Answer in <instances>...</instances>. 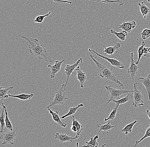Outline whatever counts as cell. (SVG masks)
<instances>
[{
    "label": "cell",
    "mask_w": 150,
    "mask_h": 147,
    "mask_svg": "<svg viewBox=\"0 0 150 147\" xmlns=\"http://www.w3.org/2000/svg\"><path fill=\"white\" fill-rule=\"evenodd\" d=\"M21 37L27 41L28 49L32 56L36 57L38 60H45L50 63H53L51 56L47 51L45 46L40 44L37 39L28 38L23 36Z\"/></svg>",
    "instance_id": "obj_1"
},
{
    "label": "cell",
    "mask_w": 150,
    "mask_h": 147,
    "mask_svg": "<svg viewBox=\"0 0 150 147\" xmlns=\"http://www.w3.org/2000/svg\"><path fill=\"white\" fill-rule=\"evenodd\" d=\"M90 57H91V58L93 60L97 66L98 69V72L100 77H102V78L105 79L106 80H110L112 82H115V83L119 85L118 87H124L122 83H121L119 81V79L117 78L114 75L112 72V69H110L108 66H105V65L98 62V61L96 60V57L95 56L91 55Z\"/></svg>",
    "instance_id": "obj_2"
},
{
    "label": "cell",
    "mask_w": 150,
    "mask_h": 147,
    "mask_svg": "<svg viewBox=\"0 0 150 147\" xmlns=\"http://www.w3.org/2000/svg\"><path fill=\"white\" fill-rule=\"evenodd\" d=\"M66 87L65 83L62 85L59 90L56 92L53 101L50 102L47 108H50L56 105H63L65 103V101L68 100L65 92Z\"/></svg>",
    "instance_id": "obj_3"
},
{
    "label": "cell",
    "mask_w": 150,
    "mask_h": 147,
    "mask_svg": "<svg viewBox=\"0 0 150 147\" xmlns=\"http://www.w3.org/2000/svg\"><path fill=\"white\" fill-rule=\"evenodd\" d=\"M105 88L108 91L110 94V100H108V103H110V101L112 100H120V97L122 95H123L125 94H128L130 92H134V91L127 90L122 89L119 90L115 88L112 87V86H105Z\"/></svg>",
    "instance_id": "obj_4"
},
{
    "label": "cell",
    "mask_w": 150,
    "mask_h": 147,
    "mask_svg": "<svg viewBox=\"0 0 150 147\" xmlns=\"http://www.w3.org/2000/svg\"><path fill=\"white\" fill-rule=\"evenodd\" d=\"M139 84L138 83H135L134 84V92L132 105L135 108L145 106L143 103L144 97L139 89Z\"/></svg>",
    "instance_id": "obj_5"
},
{
    "label": "cell",
    "mask_w": 150,
    "mask_h": 147,
    "mask_svg": "<svg viewBox=\"0 0 150 147\" xmlns=\"http://www.w3.org/2000/svg\"><path fill=\"white\" fill-rule=\"evenodd\" d=\"M16 136V130L13 131L6 132L4 134L1 136V139L3 140V142L2 143V145H5L6 144L13 145L14 140Z\"/></svg>",
    "instance_id": "obj_6"
},
{
    "label": "cell",
    "mask_w": 150,
    "mask_h": 147,
    "mask_svg": "<svg viewBox=\"0 0 150 147\" xmlns=\"http://www.w3.org/2000/svg\"><path fill=\"white\" fill-rule=\"evenodd\" d=\"M88 50L91 53H93L94 54H95L97 57L103 58L104 59L108 61L110 64L112 65V66H114V67H117V68H119L120 69H123L125 68V66L122 64L121 62L120 61L118 60L115 59L110 58H108V57H105V56H103V55L98 54L96 51L90 48L88 49Z\"/></svg>",
    "instance_id": "obj_7"
},
{
    "label": "cell",
    "mask_w": 150,
    "mask_h": 147,
    "mask_svg": "<svg viewBox=\"0 0 150 147\" xmlns=\"http://www.w3.org/2000/svg\"><path fill=\"white\" fill-rule=\"evenodd\" d=\"M83 60L82 58H80L79 60H78L73 65H67L66 66L65 68V73L67 78L66 82L65 83L66 86H67L68 84V80L70 78V76L72 74L74 73V71L76 70V68L79 66V65L82 63Z\"/></svg>",
    "instance_id": "obj_8"
},
{
    "label": "cell",
    "mask_w": 150,
    "mask_h": 147,
    "mask_svg": "<svg viewBox=\"0 0 150 147\" xmlns=\"http://www.w3.org/2000/svg\"><path fill=\"white\" fill-rule=\"evenodd\" d=\"M65 61V59H63L61 61L57 60L56 61L55 64L53 65H51L50 64L48 65V67L50 69V77L51 78H55L56 74L58 73L60 71L62 64Z\"/></svg>",
    "instance_id": "obj_9"
},
{
    "label": "cell",
    "mask_w": 150,
    "mask_h": 147,
    "mask_svg": "<svg viewBox=\"0 0 150 147\" xmlns=\"http://www.w3.org/2000/svg\"><path fill=\"white\" fill-rule=\"evenodd\" d=\"M134 53L131 52V65L130 67L127 70V73L131 75V78L132 79H134L136 74L137 73L139 67L137 63V61H135L133 58Z\"/></svg>",
    "instance_id": "obj_10"
},
{
    "label": "cell",
    "mask_w": 150,
    "mask_h": 147,
    "mask_svg": "<svg viewBox=\"0 0 150 147\" xmlns=\"http://www.w3.org/2000/svg\"><path fill=\"white\" fill-rule=\"evenodd\" d=\"M55 138L59 140V143H63L65 142H70L74 143V139L79 138V136H76L75 137H71L67 134H62L59 133H56L55 135Z\"/></svg>",
    "instance_id": "obj_11"
},
{
    "label": "cell",
    "mask_w": 150,
    "mask_h": 147,
    "mask_svg": "<svg viewBox=\"0 0 150 147\" xmlns=\"http://www.w3.org/2000/svg\"><path fill=\"white\" fill-rule=\"evenodd\" d=\"M120 29L125 31L128 34L130 33L132 31V30L134 29L136 27V22L135 21L124 22L121 25L118 24Z\"/></svg>",
    "instance_id": "obj_12"
},
{
    "label": "cell",
    "mask_w": 150,
    "mask_h": 147,
    "mask_svg": "<svg viewBox=\"0 0 150 147\" xmlns=\"http://www.w3.org/2000/svg\"><path fill=\"white\" fill-rule=\"evenodd\" d=\"M47 108L48 110L49 111L50 114L52 116V119H53V121L56 122V123H58L59 125H61V126L63 127V128H66L67 125V123L61 120V118L59 116L58 111H56V112H55L53 110L50 109V108Z\"/></svg>",
    "instance_id": "obj_13"
},
{
    "label": "cell",
    "mask_w": 150,
    "mask_h": 147,
    "mask_svg": "<svg viewBox=\"0 0 150 147\" xmlns=\"http://www.w3.org/2000/svg\"><path fill=\"white\" fill-rule=\"evenodd\" d=\"M76 71L77 72V79L79 82L81 88H84V83L87 79L86 74L81 69L80 67L79 66L76 68Z\"/></svg>",
    "instance_id": "obj_14"
},
{
    "label": "cell",
    "mask_w": 150,
    "mask_h": 147,
    "mask_svg": "<svg viewBox=\"0 0 150 147\" xmlns=\"http://www.w3.org/2000/svg\"><path fill=\"white\" fill-rule=\"evenodd\" d=\"M101 45L105 48V49L103 51V52L105 53L104 55H109L110 56H112L114 53L121 46V45L119 43H117L113 46H110L108 47L104 46L102 44H101Z\"/></svg>",
    "instance_id": "obj_15"
},
{
    "label": "cell",
    "mask_w": 150,
    "mask_h": 147,
    "mask_svg": "<svg viewBox=\"0 0 150 147\" xmlns=\"http://www.w3.org/2000/svg\"><path fill=\"white\" fill-rule=\"evenodd\" d=\"M96 127L97 128H99V130L98 131L97 135L101 132L102 131H103L104 132L108 134L109 132L111 129H113L115 127V125H112L110 124V121L109 122L105 124H96Z\"/></svg>",
    "instance_id": "obj_16"
},
{
    "label": "cell",
    "mask_w": 150,
    "mask_h": 147,
    "mask_svg": "<svg viewBox=\"0 0 150 147\" xmlns=\"http://www.w3.org/2000/svg\"><path fill=\"white\" fill-rule=\"evenodd\" d=\"M137 79L145 87V89L148 92L149 100L150 101V74L146 78L139 77L137 78Z\"/></svg>",
    "instance_id": "obj_17"
},
{
    "label": "cell",
    "mask_w": 150,
    "mask_h": 147,
    "mask_svg": "<svg viewBox=\"0 0 150 147\" xmlns=\"http://www.w3.org/2000/svg\"><path fill=\"white\" fill-rule=\"evenodd\" d=\"M133 93H134V92L129 93L126 97L120 99V100H117V101L112 100L110 101V102H112V101L114 102V103H116V105L120 106V104H123L125 103L131 101L133 100V94H134Z\"/></svg>",
    "instance_id": "obj_18"
},
{
    "label": "cell",
    "mask_w": 150,
    "mask_h": 147,
    "mask_svg": "<svg viewBox=\"0 0 150 147\" xmlns=\"http://www.w3.org/2000/svg\"><path fill=\"white\" fill-rule=\"evenodd\" d=\"M139 9L143 18L146 19L147 16L149 14L150 9L145 4V1H142L138 4Z\"/></svg>",
    "instance_id": "obj_19"
},
{
    "label": "cell",
    "mask_w": 150,
    "mask_h": 147,
    "mask_svg": "<svg viewBox=\"0 0 150 147\" xmlns=\"http://www.w3.org/2000/svg\"><path fill=\"white\" fill-rule=\"evenodd\" d=\"M14 88V87H11L4 89L2 87H1L0 88V100L1 101L5 98H9V95Z\"/></svg>",
    "instance_id": "obj_20"
},
{
    "label": "cell",
    "mask_w": 150,
    "mask_h": 147,
    "mask_svg": "<svg viewBox=\"0 0 150 147\" xmlns=\"http://www.w3.org/2000/svg\"><path fill=\"white\" fill-rule=\"evenodd\" d=\"M33 94H18V95H11L9 94V97H13V98H18L19 100L22 101H27L28 100H30L33 97Z\"/></svg>",
    "instance_id": "obj_21"
},
{
    "label": "cell",
    "mask_w": 150,
    "mask_h": 147,
    "mask_svg": "<svg viewBox=\"0 0 150 147\" xmlns=\"http://www.w3.org/2000/svg\"><path fill=\"white\" fill-rule=\"evenodd\" d=\"M2 106L4 107L5 110L6 128V129H7V130H9V131H14V130L13 124L11 123V121H10V120H9V117H8V112H7L6 106L4 105V103H2Z\"/></svg>",
    "instance_id": "obj_22"
},
{
    "label": "cell",
    "mask_w": 150,
    "mask_h": 147,
    "mask_svg": "<svg viewBox=\"0 0 150 147\" xmlns=\"http://www.w3.org/2000/svg\"><path fill=\"white\" fill-rule=\"evenodd\" d=\"M83 106H84L83 104L81 103L78 106H77L76 107H73L70 108V109H69V112H68V113L61 117V118L62 119H64L67 117L73 116L74 114H75V113H76V112L77 110L79 108H80L83 107Z\"/></svg>",
    "instance_id": "obj_23"
},
{
    "label": "cell",
    "mask_w": 150,
    "mask_h": 147,
    "mask_svg": "<svg viewBox=\"0 0 150 147\" xmlns=\"http://www.w3.org/2000/svg\"><path fill=\"white\" fill-rule=\"evenodd\" d=\"M99 138L98 135L95 136L93 138L91 137L90 141L89 142H85L86 145H84L82 147H97L98 144L97 140Z\"/></svg>",
    "instance_id": "obj_24"
},
{
    "label": "cell",
    "mask_w": 150,
    "mask_h": 147,
    "mask_svg": "<svg viewBox=\"0 0 150 147\" xmlns=\"http://www.w3.org/2000/svg\"><path fill=\"white\" fill-rule=\"evenodd\" d=\"M70 117L72 119V121H73L72 125H75L77 129L76 135L79 136L81 132L83 131V126L82 124H80L79 122L76 120L75 119V117L74 115L70 116Z\"/></svg>",
    "instance_id": "obj_25"
},
{
    "label": "cell",
    "mask_w": 150,
    "mask_h": 147,
    "mask_svg": "<svg viewBox=\"0 0 150 147\" xmlns=\"http://www.w3.org/2000/svg\"><path fill=\"white\" fill-rule=\"evenodd\" d=\"M110 31L111 34L116 35L120 40L122 41H125L126 37L127 36V34H128L126 32L123 30H122L120 32H117L113 30L112 29H111L110 30Z\"/></svg>",
    "instance_id": "obj_26"
},
{
    "label": "cell",
    "mask_w": 150,
    "mask_h": 147,
    "mask_svg": "<svg viewBox=\"0 0 150 147\" xmlns=\"http://www.w3.org/2000/svg\"><path fill=\"white\" fill-rule=\"evenodd\" d=\"M137 122V121L135 120L134 121L129 123L122 130V132L124 133L125 135H127L130 133L132 132V129L134 125Z\"/></svg>",
    "instance_id": "obj_27"
},
{
    "label": "cell",
    "mask_w": 150,
    "mask_h": 147,
    "mask_svg": "<svg viewBox=\"0 0 150 147\" xmlns=\"http://www.w3.org/2000/svg\"><path fill=\"white\" fill-rule=\"evenodd\" d=\"M5 117V110L4 107L3 106L1 114V116H0V122H1V133H3L4 129L6 127Z\"/></svg>",
    "instance_id": "obj_28"
},
{
    "label": "cell",
    "mask_w": 150,
    "mask_h": 147,
    "mask_svg": "<svg viewBox=\"0 0 150 147\" xmlns=\"http://www.w3.org/2000/svg\"><path fill=\"white\" fill-rule=\"evenodd\" d=\"M88 1H92L96 2H103L106 4H112L114 3H119V6H123V3L122 0H88Z\"/></svg>",
    "instance_id": "obj_29"
},
{
    "label": "cell",
    "mask_w": 150,
    "mask_h": 147,
    "mask_svg": "<svg viewBox=\"0 0 150 147\" xmlns=\"http://www.w3.org/2000/svg\"><path fill=\"white\" fill-rule=\"evenodd\" d=\"M145 45H146L145 42L143 41L142 42V44L139 48L138 51V59L137 60V65L139 63V61L141 58L142 56L144 54V48Z\"/></svg>",
    "instance_id": "obj_30"
},
{
    "label": "cell",
    "mask_w": 150,
    "mask_h": 147,
    "mask_svg": "<svg viewBox=\"0 0 150 147\" xmlns=\"http://www.w3.org/2000/svg\"><path fill=\"white\" fill-rule=\"evenodd\" d=\"M119 106V105L116 106L115 107L113 108V110L111 111L109 116L108 118H105V119H104L105 121H107L109 120H113L115 119V118L116 117V115H117V109H118Z\"/></svg>",
    "instance_id": "obj_31"
},
{
    "label": "cell",
    "mask_w": 150,
    "mask_h": 147,
    "mask_svg": "<svg viewBox=\"0 0 150 147\" xmlns=\"http://www.w3.org/2000/svg\"><path fill=\"white\" fill-rule=\"evenodd\" d=\"M150 126L149 127V128L147 129V130H146V132H145V134L144 135V136L142 137L140 140H139V141H136L135 142V144L134 145V147H136L137 146L138 144L139 143L141 142L142 141H143L144 139H145L148 138V137H150V123H149Z\"/></svg>",
    "instance_id": "obj_32"
},
{
    "label": "cell",
    "mask_w": 150,
    "mask_h": 147,
    "mask_svg": "<svg viewBox=\"0 0 150 147\" xmlns=\"http://www.w3.org/2000/svg\"><path fill=\"white\" fill-rule=\"evenodd\" d=\"M51 14V12H49V13L46 14V15H43L38 16L35 18V20H34V22L35 23H42L43 21H44V19L47 17L49 16Z\"/></svg>",
    "instance_id": "obj_33"
},
{
    "label": "cell",
    "mask_w": 150,
    "mask_h": 147,
    "mask_svg": "<svg viewBox=\"0 0 150 147\" xmlns=\"http://www.w3.org/2000/svg\"><path fill=\"white\" fill-rule=\"evenodd\" d=\"M141 35L143 41L149 38L150 37V30L148 29H144L141 33Z\"/></svg>",
    "instance_id": "obj_34"
},
{
    "label": "cell",
    "mask_w": 150,
    "mask_h": 147,
    "mask_svg": "<svg viewBox=\"0 0 150 147\" xmlns=\"http://www.w3.org/2000/svg\"><path fill=\"white\" fill-rule=\"evenodd\" d=\"M32 1V0H29V1H28V4H29L30 3V1ZM52 1H54V2H58L59 3H67V4H72V2L71 1H63V0H52Z\"/></svg>",
    "instance_id": "obj_35"
},
{
    "label": "cell",
    "mask_w": 150,
    "mask_h": 147,
    "mask_svg": "<svg viewBox=\"0 0 150 147\" xmlns=\"http://www.w3.org/2000/svg\"><path fill=\"white\" fill-rule=\"evenodd\" d=\"M71 130L73 132L77 133V129L76 127L74 125H72L71 127Z\"/></svg>",
    "instance_id": "obj_36"
},
{
    "label": "cell",
    "mask_w": 150,
    "mask_h": 147,
    "mask_svg": "<svg viewBox=\"0 0 150 147\" xmlns=\"http://www.w3.org/2000/svg\"><path fill=\"white\" fill-rule=\"evenodd\" d=\"M146 115H148L149 118L150 120V109H148V110H146Z\"/></svg>",
    "instance_id": "obj_37"
},
{
    "label": "cell",
    "mask_w": 150,
    "mask_h": 147,
    "mask_svg": "<svg viewBox=\"0 0 150 147\" xmlns=\"http://www.w3.org/2000/svg\"><path fill=\"white\" fill-rule=\"evenodd\" d=\"M148 49H149V48L147 47H144V53L145 54H147V53H149L148 52Z\"/></svg>",
    "instance_id": "obj_38"
},
{
    "label": "cell",
    "mask_w": 150,
    "mask_h": 147,
    "mask_svg": "<svg viewBox=\"0 0 150 147\" xmlns=\"http://www.w3.org/2000/svg\"><path fill=\"white\" fill-rule=\"evenodd\" d=\"M144 56L146 58H150V53H148L147 54H144Z\"/></svg>",
    "instance_id": "obj_39"
},
{
    "label": "cell",
    "mask_w": 150,
    "mask_h": 147,
    "mask_svg": "<svg viewBox=\"0 0 150 147\" xmlns=\"http://www.w3.org/2000/svg\"><path fill=\"white\" fill-rule=\"evenodd\" d=\"M100 147H106V144H103V145H102V146Z\"/></svg>",
    "instance_id": "obj_40"
},
{
    "label": "cell",
    "mask_w": 150,
    "mask_h": 147,
    "mask_svg": "<svg viewBox=\"0 0 150 147\" xmlns=\"http://www.w3.org/2000/svg\"><path fill=\"white\" fill-rule=\"evenodd\" d=\"M76 145V147H79V142H77Z\"/></svg>",
    "instance_id": "obj_41"
},
{
    "label": "cell",
    "mask_w": 150,
    "mask_h": 147,
    "mask_svg": "<svg viewBox=\"0 0 150 147\" xmlns=\"http://www.w3.org/2000/svg\"><path fill=\"white\" fill-rule=\"evenodd\" d=\"M148 52H149V53H150V46L149 48V49H148Z\"/></svg>",
    "instance_id": "obj_42"
},
{
    "label": "cell",
    "mask_w": 150,
    "mask_h": 147,
    "mask_svg": "<svg viewBox=\"0 0 150 147\" xmlns=\"http://www.w3.org/2000/svg\"><path fill=\"white\" fill-rule=\"evenodd\" d=\"M147 1L148 2L150 3V0H147Z\"/></svg>",
    "instance_id": "obj_43"
},
{
    "label": "cell",
    "mask_w": 150,
    "mask_h": 147,
    "mask_svg": "<svg viewBox=\"0 0 150 147\" xmlns=\"http://www.w3.org/2000/svg\"></svg>",
    "instance_id": "obj_44"
}]
</instances>
